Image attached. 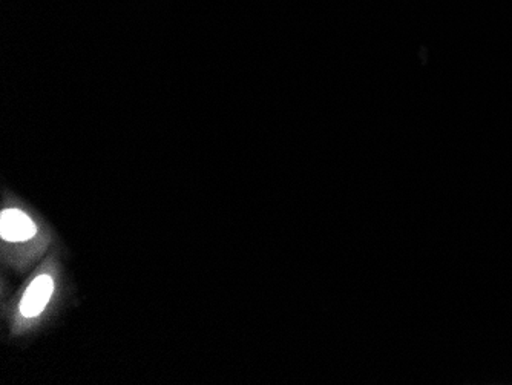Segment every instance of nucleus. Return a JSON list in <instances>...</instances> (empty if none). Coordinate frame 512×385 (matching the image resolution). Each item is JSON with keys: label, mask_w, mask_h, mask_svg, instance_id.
<instances>
[{"label": "nucleus", "mask_w": 512, "mask_h": 385, "mask_svg": "<svg viewBox=\"0 0 512 385\" xmlns=\"http://www.w3.org/2000/svg\"><path fill=\"white\" fill-rule=\"evenodd\" d=\"M36 232V224L25 212L17 211V209H5L2 212L0 235L5 241L19 243V241L31 240Z\"/></svg>", "instance_id": "f257e3e1"}, {"label": "nucleus", "mask_w": 512, "mask_h": 385, "mask_svg": "<svg viewBox=\"0 0 512 385\" xmlns=\"http://www.w3.org/2000/svg\"><path fill=\"white\" fill-rule=\"evenodd\" d=\"M54 284L48 275H40L28 287L20 303V312L25 318H34L45 309L53 295Z\"/></svg>", "instance_id": "f03ea898"}]
</instances>
